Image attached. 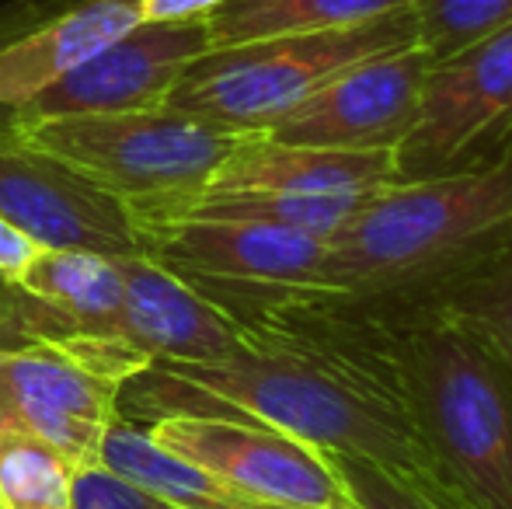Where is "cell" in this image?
Returning a JSON list of instances; mask_svg holds the SVG:
<instances>
[{"instance_id": "cell-1", "label": "cell", "mask_w": 512, "mask_h": 509, "mask_svg": "<svg viewBox=\"0 0 512 509\" xmlns=\"http://www.w3.org/2000/svg\"><path fill=\"white\" fill-rule=\"evenodd\" d=\"M411 429L464 509H512V360L436 300H377Z\"/></svg>"}, {"instance_id": "cell-2", "label": "cell", "mask_w": 512, "mask_h": 509, "mask_svg": "<svg viewBox=\"0 0 512 509\" xmlns=\"http://www.w3.org/2000/svg\"><path fill=\"white\" fill-rule=\"evenodd\" d=\"M331 245L328 290L425 300L512 252V150L380 192Z\"/></svg>"}, {"instance_id": "cell-3", "label": "cell", "mask_w": 512, "mask_h": 509, "mask_svg": "<svg viewBox=\"0 0 512 509\" xmlns=\"http://www.w3.org/2000/svg\"><path fill=\"white\" fill-rule=\"evenodd\" d=\"M415 42L418 11L408 7L352 28L272 35L206 49L178 77L161 109L230 133H265L345 67Z\"/></svg>"}, {"instance_id": "cell-4", "label": "cell", "mask_w": 512, "mask_h": 509, "mask_svg": "<svg viewBox=\"0 0 512 509\" xmlns=\"http://www.w3.org/2000/svg\"><path fill=\"white\" fill-rule=\"evenodd\" d=\"M4 129L126 203L129 213L171 210L196 199L237 143L248 140V133H230L168 109L56 116L4 123Z\"/></svg>"}, {"instance_id": "cell-5", "label": "cell", "mask_w": 512, "mask_h": 509, "mask_svg": "<svg viewBox=\"0 0 512 509\" xmlns=\"http://www.w3.org/2000/svg\"><path fill=\"white\" fill-rule=\"evenodd\" d=\"M140 252L213 300L230 321L328 290L331 245L307 231L203 210L133 213Z\"/></svg>"}, {"instance_id": "cell-6", "label": "cell", "mask_w": 512, "mask_h": 509, "mask_svg": "<svg viewBox=\"0 0 512 509\" xmlns=\"http://www.w3.org/2000/svg\"><path fill=\"white\" fill-rule=\"evenodd\" d=\"M398 182V150H328L255 133L237 143L196 199L171 210L269 220L335 241Z\"/></svg>"}, {"instance_id": "cell-7", "label": "cell", "mask_w": 512, "mask_h": 509, "mask_svg": "<svg viewBox=\"0 0 512 509\" xmlns=\"http://www.w3.org/2000/svg\"><path fill=\"white\" fill-rule=\"evenodd\" d=\"M143 367V356L112 339L7 342L0 346V436H32L77 468H91L119 415L122 384Z\"/></svg>"}, {"instance_id": "cell-8", "label": "cell", "mask_w": 512, "mask_h": 509, "mask_svg": "<svg viewBox=\"0 0 512 509\" xmlns=\"http://www.w3.org/2000/svg\"><path fill=\"white\" fill-rule=\"evenodd\" d=\"M512 150V25L432 63L422 112L398 147L401 182L450 175Z\"/></svg>"}, {"instance_id": "cell-9", "label": "cell", "mask_w": 512, "mask_h": 509, "mask_svg": "<svg viewBox=\"0 0 512 509\" xmlns=\"http://www.w3.org/2000/svg\"><path fill=\"white\" fill-rule=\"evenodd\" d=\"M168 454L196 464L237 496L272 509H352V496L324 450L255 422L171 415L143 426Z\"/></svg>"}, {"instance_id": "cell-10", "label": "cell", "mask_w": 512, "mask_h": 509, "mask_svg": "<svg viewBox=\"0 0 512 509\" xmlns=\"http://www.w3.org/2000/svg\"><path fill=\"white\" fill-rule=\"evenodd\" d=\"M429 70L432 56L418 42L366 56L286 112L265 136L328 150H398L418 123Z\"/></svg>"}, {"instance_id": "cell-11", "label": "cell", "mask_w": 512, "mask_h": 509, "mask_svg": "<svg viewBox=\"0 0 512 509\" xmlns=\"http://www.w3.org/2000/svg\"><path fill=\"white\" fill-rule=\"evenodd\" d=\"M209 49L203 18L140 21L126 35L98 49L91 60L21 105L7 123H35L56 116H102V112L161 109L178 77Z\"/></svg>"}, {"instance_id": "cell-12", "label": "cell", "mask_w": 512, "mask_h": 509, "mask_svg": "<svg viewBox=\"0 0 512 509\" xmlns=\"http://www.w3.org/2000/svg\"><path fill=\"white\" fill-rule=\"evenodd\" d=\"M0 217L42 248L143 255L126 203L0 126Z\"/></svg>"}, {"instance_id": "cell-13", "label": "cell", "mask_w": 512, "mask_h": 509, "mask_svg": "<svg viewBox=\"0 0 512 509\" xmlns=\"http://www.w3.org/2000/svg\"><path fill=\"white\" fill-rule=\"evenodd\" d=\"M122 307L115 335L147 363H216L244 346L237 325L147 255H119Z\"/></svg>"}, {"instance_id": "cell-14", "label": "cell", "mask_w": 512, "mask_h": 509, "mask_svg": "<svg viewBox=\"0 0 512 509\" xmlns=\"http://www.w3.org/2000/svg\"><path fill=\"white\" fill-rule=\"evenodd\" d=\"M143 0H84L0 46V112H18L60 77L140 25Z\"/></svg>"}, {"instance_id": "cell-15", "label": "cell", "mask_w": 512, "mask_h": 509, "mask_svg": "<svg viewBox=\"0 0 512 509\" xmlns=\"http://www.w3.org/2000/svg\"><path fill=\"white\" fill-rule=\"evenodd\" d=\"M115 258L119 255L84 252V248H42L7 286L46 304L77 332L119 342L115 321L122 307V272Z\"/></svg>"}, {"instance_id": "cell-16", "label": "cell", "mask_w": 512, "mask_h": 509, "mask_svg": "<svg viewBox=\"0 0 512 509\" xmlns=\"http://www.w3.org/2000/svg\"><path fill=\"white\" fill-rule=\"evenodd\" d=\"M418 7V0H223L206 14L209 49L272 35L331 32Z\"/></svg>"}, {"instance_id": "cell-17", "label": "cell", "mask_w": 512, "mask_h": 509, "mask_svg": "<svg viewBox=\"0 0 512 509\" xmlns=\"http://www.w3.org/2000/svg\"><path fill=\"white\" fill-rule=\"evenodd\" d=\"M77 464L32 436H0V509H70Z\"/></svg>"}, {"instance_id": "cell-18", "label": "cell", "mask_w": 512, "mask_h": 509, "mask_svg": "<svg viewBox=\"0 0 512 509\" xmlns=\"http://www.w3.org/2000/svg\"><path fill=\"white\" fill-rule=\"evenodd\" d=\"M418 46L432 63L512 25V0H418Z\"/></svg>"}, {"instance_id": "cell-19", "label": "cell", "mask_w": 512, "mask_h": 509, "mask_svg": "<svg viewBox=\"0 0 512 509\" xmlns=\"http://www.w3.org/2000/svg\"><path fill=\"white\" fill-rule=\"evenodd\" d=\"M425 300H436V304L471 318L474 325H481L499 342L502 353L512 360V252Z\"/></svg>"}, {"instance_id": "cell-20", "label": "cell", "mask_w": 512, "mask_h": 509, "mask_svg": "<svg viewBox=\"0 0 512 509\" xmlns=\"http://www.w3.org/2000/svg\"><path fill=\"white\" fill-rule=\"evenodd\" d=\"M342 475L345 489L352 496V509H439L425 496L405 489L398 478L370 468V464L349 461V457H331Z\"/></svg>"}, {"instance_id": "cell-21", "label": "cell", "mask_w": 512, "mask_h": 509, "mask_svg": "<svg viewBox=\"0 0 512 509\" xmlns=\"http://www.w3.org/2000/svg\"><path fill=\"white\" fill-rule=\"evenodd\" d=\"M70 509H175L154 492L126 482L122 475L108 471L105 464L81 468L74 478V503Z\"/></svg>"}, {"instance_id": "cell-22", "label": "cell", "mask_w": 512, "mask_h": 509, "mask_svg": "<svg viewBox=\"0 0 512 509\" xmlns=\"http://www.w3.org/2000/svg\"><path fill=\"white\" fill-rule=\"evenodd\" d=\"M39 252L42 245H35L28 234H21L18 227L0 217V283H14Z\"/></svg>"}]
</instances>
